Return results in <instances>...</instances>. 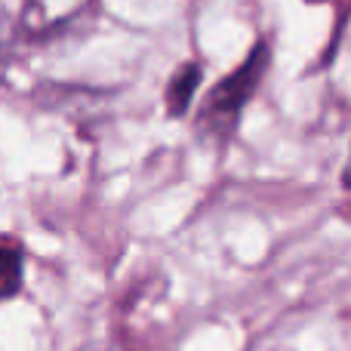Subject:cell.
<instances>
[{"mask_svg":"<svg viewBox=\"0 0 351 351\" xmlns=\"http://www.w3.org/2000/svg\"><path fill=\"white\" fill-rule=\"evenodd\" d=\"M311 3H321V0H311Z\"/></svg>","mask_w":351,"mask_h":351,"instance_id":"obj_7","label":"cell"},{"mask_svg":"<svg viewBox=\"0 0 351 351\" xmlns=\"http://www.w3.org/2000/svg\"><path fill=\"white\" fill-rule=\"evenodd\" d=\"M22 271H25V253L16 241L0 237V299H10L22 287Z\"/></svg>","mask_w":351,"mask_h":351,"instance_id":"obj_4","label":"cell"},{"mask_svg":"<svg viewBox=\"0 0 351 351\" xmlns=\"http://www.w3.org/2000/svg\"><path fill=\"white\" fill-rule=\"evenodd\" d=\"M200 77H204L200 65H194V62H185V65L176 68V74L170 77V84H167V111L173 117H182L188 111L191 96L200 86Z\"/></svg>","mask_w":351,"mask_h":351,"instance_id":"obj_3","label":"cell"},{"mask_svg":"<svg viewBox=\"0 0 351 351\" xmlns=\"http://www.w3.org/2000/svg\"><path fill=\"white\" fill-rule=\"evenodd\" d=\"M90 0H25L19 31L31 40H49L77 25V19L86 12Z\"/></svg>","mask_w":351,"mask_h":351,"instance_id":"obj_2","label":"cell"},{"mask_svg":"<svg viewBox=\"0 0 351 351\" xmlns=\"http://www.w3.org/2000/svg\"><path fill=\"white\" fill-rule=\"evenodd\" d=\"M342 185L351 191V154H348V164H346V170H342Z\"/></svg>","mask_w":351,"mask_h":351,"instance_id":"obj_6","label":"cell"},{"mask_svg":"<svg viewBox=\"0 0 351 351\" xmlns=\"http://www.w3.org/2000/svg\"><path fill=\"white\" fill-rule=\"evenodd\" d=\"M16 25H12L10 12H6V6L0 3V80H3L6 68H10L12 62V53H16Z\"/></svg>","mask_w":351,"mask_h":351,"instance_id":"obj_5","label":"cell"},{"mask_svg":"<svg viewBox=\"0 0 351 351\" xmlns=\"http://www.w3.org/2000/svg\"><path fill=\"white\" fill-rule=\"evenodd\" d=\"M265 71H268V47L259 40L250 49L247 59L231 74H225L210 90V96L204 99L197 114V133L213 142H228L234 136L237 123H241L243 108L250 105L253 93L259 90Z\"/></svg>","mask_w":351,"mask_h":351,"instance_id":"obj_1","label":"cell"}]
</instances>
